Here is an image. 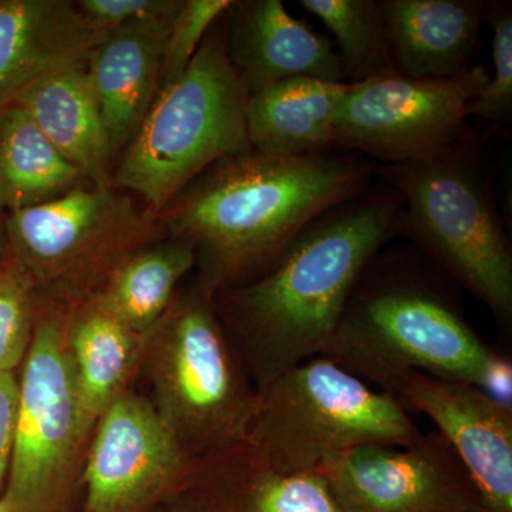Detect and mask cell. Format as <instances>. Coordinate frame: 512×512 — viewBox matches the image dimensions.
I'll return each instance as SVG.
<instances>
[{
  "instance_id": "6da1fadb",
  "label": "cell",
  "mask_w": 512,
  "mask_h": 512,
  "mask_svg": "<svg viewBox=\"0 0 512 512\" xmlns=\"http://www.w3.org/2000/svg\"><path fill=\"white\" fill-rule=\"evenodd\" d=\"M377 167L359 154L274 156L251 150L222 158L158 218L184 242L212 296L272 264L311 222L375 184Z\"/></svg>"
},
{
  "instance_id": "7a4b0ae2",
  "label": "cell",
  "mask_w": 512,
  "mask_h": 512,
  "mask_svg": "<svg viewBox=\"0 0 512 512\" xmlns=\"http://www.w3.org/2000/svg\"><path fill=\"white\" fill-rule=\"evenodd\" d=\"M402 210L399 192L375 181L311 222L261 274L224 291L259 389L328 355L367 266L399 234Z\"/></svg>"
},
{
  "instance_id": "3957f363",
  "label": "cell",
  "mask_w": 512,
  "mask_h": 512,
  "mask_svg": "<svg viewBox=\"0 0 512 512\" xmlns=\"http://www.w3.org/2000/svg\"><path fill=\"white\" fill-rule=\"evenodd\" d=\"M326 357L386 389L409 372L483 390L498 355L430 276L400 258L367 266Z\"/></svg>"
},
{
  "instance_id": "277c9868",
  "label": "cell",
  "mask_w": 512,
  "mask_h": 512,
  "mask_svg": "<svg viewBox=\"0 0 512 512\" xmlns=\"http://www.w3.org/2000/svg\"><path fill=\"white\" fill-rule=\"evenodd\" d=\"M484 154L483 144L464 130L437 153L382 165L377 175L402 197L399 234L507 323L512 248Z\"/></svg>"
},
{
  "instance_id": "5b68a950",
  "label": "cell",
  "mask_w": 512,
  "mask_h": 512,
  "mask_svg": "<svg viewBox=\"0 0 512 512\" xmlns=\"http://www.w3.org/2000/svg\"><path fill=\"white\" fill-rule=\"evenodd\" d=\"M224 16L185 72L160 87L114 165V187L157 215L222 158L252 150L245 121L249 94L228 57Z\"/></svg>"
},
{
  "instance_id": "8992f818",
  "label": "cell",
  "mask_w": 512,
  "mask_h": 512,
  "mask_svg": "<svg viewBox=\"0 0 512 512\" xmlns=\"http://www.w3.org/2000/svg\"><path fill=\"white\" fill-rule=\"evenodd\" d=\"M141 366L156 393L154 407L195 464L244 446L258 392L249 386L210 292L198 286L175 295L144 336Z\"/></svg>"
},
{
  "instance_id": "52a82bcc",
  "label": "cell",
  "mask_w": 512,
  "mask_h": 512,
  "mask_svg": "<svg viewBox=\"0 0 512 512\" xmlns=\"http://www.w3.org/2000/svg\"><path fill=\"white\" fill-rule=\"evenodd\" d=\"M423 434L392 394L330 357H313L258 390L244 447L281 474H323L353 448L406 447Z\"/></svg>"
},
{
  "instance_id": "ba28073f",
  "label": "cell",
  "mask_w": 512,
  "mask_h": 512,
  "mask_svg": "<svg viewBox=\"0 0 512 512\" xmlns=\"http://www.w3.org/2000/svg\"><path fill=\"white\" fill-rule=\"evenodd\" d=\"M163 232L156 212L114 185H89L8 214L12 256L37 299L64 308L96 298L124 259Z\"/></svg>"
},
{
  "instance_id": "9c48e42d",
  "label": "cell",
  "mask_w": 512,
  "mask_h": 512,
  "mask_svg": "<svg viewBox=\"0 0 512 512\" xmlns=\"http://www.w3.org/2000/svg\"><path fill=\"white\" fill-rule=\"evenodd\" d=\"M67 311L37 299L2 512H66L83 473L92 430L84 423L67 353Z\"/></svg>"
},
{
  "instance_id": "30bf717a",
  "label": "cell",
  "mask_w": 512,
  "mask_h": 512,
  "mask_svg": "<svg viewBox=\"0 0 512 512\" xmlns=\"http://www.w3.org/2000/svg\"><path fill=\"white\" fill-rule=\"evenodd\" d=\"M490 79L484 64L453 79L382 74L350 89L335 123V146L384 165L437 153L464 131L466 109Z\"/></svg>"
},
{
  "instance_id": "8fae6325",
  "label": "cell",
  "mask_w": 512,
  "mask_h": 512,
  "mask_svg": "<svg viewBox=\"0 0 512 512\" xmlns=\"http://www.w3.org/2000/svg\"><path fill=\"white\" fill-rule=\"evenodd\" d=\"M198 467L154 404L127 390L101 414L90 437L83 512H147Z\"/></svg>"
},
{
  "instance_id": "7c38bea8",
  "label": "cell",
  "mask_w": 512,
  "mask_h": 512,
  "mask_svg": "<svg viewBox=\"0 0 512 512\" xmlns=\"http://www.w3.org/2000/svg\"><path fill=\"white\" fill-rule=\"evenodd\" d=\"M322 476L343 512H485L476 485L439 433L406 447L353 448Z\"/></svg>"
},
{
  "instance_id": "4fadbf2b",
  "label": "cell",
  "mask_w": 512,
  "mask_h": 512,
  "mask_svg": "<svg viewBox=\"0 0 512 512\" xmlns=\"http://www.w3.org/2000/svg\"><path fill=\"white\" fill-rule=\"evenodd\" d=\"M383 392L434 421L476 485L485 512H512V409L473 384L409 372Z\"/></svg>"
},
{
  "instance_id": "5bb4252c",
  "label": "cell",
  "mask_w": 512,
  "mask_h": 512,
  "mask_svg": "<svg viewBox=\"0 0 512 512\" xmlns=\"http://www.w3.org/2000/svg\"><path fill=\"white\" fill-rule=\"evenodd\" d=\"M224 22L228 57L248 94L301 77L345 79L332 43L292 16L282 0H234Z\"/></svg>"
},
{
  "instance_id": "9a60e30c",
  "label": "cell",
  "mask_w": 512,
  "mask_h": 512,
  "mask_svg": "<svg viewBox=\"0 0 512 512\" xmlns=\"http://www.w3.org/2000/svg\"><path fill=\"white\" fill-rule=\"evenodd\" d=\"M107 33L70 0H0V110L47 74L86 62Z\"/></svg>"
},
{
  "instance_id": "2e32d148",
  "label": "cell",
  "mask_w": 512,
  "mask_h": 512,
  "mask_svg": "<svg viewBox=\"0 0 512 512\" xmlns=\"http://www.w3.org/2000/svg\"><path fill=\"white\" fill-rule=\"evenodd\" d=\"M174 16L110 30L87 56L90 86L116 161L160 92L165 40Z\"/></svg>"
},
{
  "instance_id": "e0dca14e",
  "label": "cell",
  "mask_w": 512,
  "mask_h": 512,
  "mask_svg": "<svg viewBox=\"0 0 512 512\" xmlns=\"http://www.w3.org/2000/svg\"><path fill=\"white\" fill-rule=\"evenodd\" d=\"M394 70L412 79H453L476 66L483 0H379Z\"/></svg>"
},
{
  "instance_id": "ac0fdd59",
  "label": "cell",
  "mask_w": 512,
  "mask_h": 512,
  "mask_svg": "<svg viewBox=\"0 0 512 512\" xmlns=\"http://www.w3.org/2000/svg\"><path fill=\"white\" fill-rule=\"evenodd\" d=\"M348 82L289 79L249 94L245 121L252 150L311 156L335 150V123Z\"/></svg>"
},
{
  "instance_id": "d6986e66",
  "label": "cell",
  "mask_w": 512,
  "mask_h": 512,
  "mask_svg": "<svg viewBox=\"0 0 512 512\" xmlns=\"http://www.w3.org/2000/svg\"><path fill=\"white\" fill-rule=\"evenodd\" d=\"M18 104L94 187H113L116 160L86 62L47 74L19 94Z\"/></svg>"
},
{
  "instance_id": "ffe728a7",
  "label": "cell",
  "mask_w": 512,
  "mask_h": 512,
  "mask_svg": "<svg viewBox=\"0 0 512 512\" xmlns=\"http://www.w3.org/2000/svg\"><path fill=\"white\" fill-rule=\"evenodd\" d=\"M66 342L80 410L93 433L101 414L127 392L141 366L144 336L93 298L67 311Z\"/></svg>"
},
{
  "instance_id": "44dd1931",
  "label": "cell",
  "mask_w": 512,
  "mask_h": 512,
  "mask_svg": "<svg viewBox=\"0 0 512 512\" xmlns=\"http://www.w3.org/2000/svg\"><path fill=\"white\" fill-rule=\"evenodd\" d=\"M92 185L18 104L0 110V205L6 214Z\"/></svg>"
},
{
  "instance_id": "7402d4cb",
  "label": "cell",
  "mask_w": 512,
  "mask_h": 512,
  "mask_svg": "<svg viewBox=\"0 0 512 512\" xmlns=\"http://www.w3.org/2000/svg\"><path fill=\"white\" fill-rule=\"evenodd\" d=\"M195 265L190 245L158 239L137 249L111 272L97 302L128 329L146 336L170 308L177 285Z\"/></svg>"
},
{
  "instance_id": "603a6c76",
  "label": "cell",
  "mask_w": 512,
  "mask_h": 512,
  "mask_svg": "<svg viewBox=\"0 0 512 512\" xmlns=\"http://www.w3.org/2000/svg\"><path fill=\"white\" fill-rule=\"evenodd\" d=\"M335 36L348 83L396 72L379 0H299Z\"/></svg>"
},
{
  "instance_id": "cb8c5ba5",
  "label": "cell",
  "mask_w": 512,
  "mask_h": 512,
  "mask_svg": "<svg viewBox=\"0 0 512 512\" xmlns=\"http://www.w3.org/2000/svg\"><path fill=\"white\" fill-rule=\"evenodd\" d=\"M248 480L241 512H343L322 474H281L241 448Z\"/></svg>"
},
{
  "instance_id": "d4e9b609",
  "label": "cell",
  "mask_w": 512,
  "mask_h": 512,
  "mask_svg": "<svg viewBox=\"0 0 512 512\" xmlns=\"http://www.w3.org/2000/svg\"><path fill=\"white\" fill-rule=\"evenodd\" d=\"M37 295L15 258L0 266V373L23 365L35 330Z\"/></svg>"
},
{
  "instance_id": "484cf974",
  "label": "cell",
  "mask_w": 512,
  "mask_h": 512,
  "mask_svg": "<svg viewBox=\"0 0 512 512\" xmlns=\"http://www.w3.org/2000/svg\"><path fill=\"white\" fill-rule=\"evenodd\" d=\"M487 20L493 29L491 56L494 72L480 94L468 103L466 117H478L491 127L512 119V8L507 2H488Z\"/></svg>"
},
{
  "instance_id": "4316f807",
  "label": "cell",
  "mask_w": 512,
  "mask_h": 512,
  "mask_svg": "<svg viewBox=\"0 0 512 512\" xmlns=\"http://www.w3.org/2000/svg\"><path fill=\"white\" fill-rule=\"evenodd\" d=\"M234 0H184L165 40L161 86L185 72L212 26L231 8Z\"/></svg>"
},
{
  "instance_id": "83f0119b",
  "label": "cell",
  "mask_w": 512,
  "mask_h": 512,
  "mask_svg": "<svg viewBox=\"0 0 512 512\" xmlns=\"http://www.w3.org/2000/svg\"><path fill=\"white\" fill-rule=\"evenodd\" d=\"M184 0H79L77 8L97 28L110 30L143 20L171 18Z\"/></svg>"
},
{
  "instance_id": "f1b7e54d",
  "label": "cell",
  "mask_w": 512,
  "mask_h": 512,
  "mask_svg": "<svg viewBox=\"0 0 512 512\" xmlns=\"http://www.w3.org/2000/svg\"><path fill=\"white\" fill-rule=\"evenodd\" d=\"M19 410V380L15 373H0V498L8 480Z\"/></svg>"
},
{
  "instance_id": "f546056e",
  "label": "cell",
  "mask_w": 512,
  "mask_h": 512,
  "mask_svg": "<svg viewBox=\"0 0 512 512\" xmlns=\"http://www.w3.org/2000/svg\"><path fill=\"white\" fill-rule=\"evenodd\" d=\"M12 258L8 234V214L0 205V266Z\"/></svg>"
},
{
  "instance_id": "4dcf8cb0",
  "label": "cell",
  "mask_w": 512,
  "mask_h": 512,
  "mask_svg": "<svg viewBox=\"0 0 512 512\" xmlns=\"http://www.w3.org/2000/svg\"><path fill=\"white\" fill-rule=\"evenodd\" d=\"M184 512H215L214 510H211L210 507H198V508H192V510L184 511Z\"/></svg>"
},
{
  "instance_id": "1f68e13d",
  "label": "cell",
  "mask_w": 512,
  "mask_h": 512,
  "mask_svg": "<svg viewBox=\"0 0 512 512\" xmlns=\"http://www.w3.org/2000/svg\"><path fill=\"white\" fill-rule=\"evenodd\" d=\"M0 512H2V511H0Z\"/></svg>"
}]
</instances>
